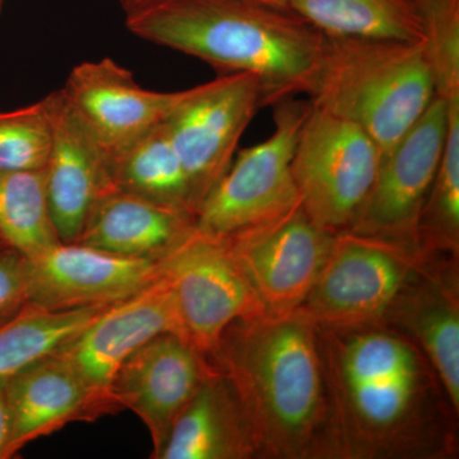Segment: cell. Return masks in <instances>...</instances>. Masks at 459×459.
<instances>
[{
	"label": "cell",
	"instance_id": "cell-1",
	"mask_svg": "<svg viewBox=\"0 0 459 459\" xmlns=\"http://www.w3.org/2000/svg\"><path fill=\"white\" fill-rule=\"evenodd\" d=\"M126 23L142 40L255 75L264 107L309 95L327 40L291 11L255 0H161Z\"/></svg>",
	"mask_w": 459,
	"mask_h": 459
},
{
	"label": "cell",
	"instance_id": "cell-24",
	"mask_svg": "<svg viewBox=\"0 0 459 459\" xmlns=\"http://www.w3.org/2000/svg\"><path fill=\"white\" fill-rule=\"evenodd\" d=\"M104 309L51 312L29 304L0 327V379L56 351L80 333Z\"/></svg>",
	"mask_w": 459,
	"mask_h": 459
},
{
	"label": "cell",
	"instance_id": "cell-12",
	"mask_svg": "<svg viewBox=\"0 0 459 459\" xmlns=\"http://www.w3.org/2000/svg\"><path fill=\"white\" fill-rule=\"evenodd\" d=\"M29 304L51 312L105 309L157 279V262L59 243L25 258Z\"/></svg>",
	"mask_w": 459,
	"mask_h": 459
},
{
	"label": "cell",
	"instance_id": "cell-7",
	"mask_svg": "<svg viewBox=\"0 0 459 459\" xmlns=\"http://www.w3.org/2000/svg\"><path fill=\"white\" fill-rule=\"evenodd\" d=\"M382 159V151L367 132L312 105L291 165L301 207L323 228L336 234L347 231Z\"/></svg>",
	"mask_w": 459,
	"mask_h": 459
},
{
	"label": "cell",
	"instance_id": "cell-29",
	"mask_svg": "<svg viewBox=\"0 0 459 459\" xmlns=\"http://www.w3.org/2000/svg\"><path fill=\"white\" fill-rule=\"evenodd\" d=\"M11 434L7 401V377L0 379V459H5V452Z\"/></svg>",
	"mask_w": 459,
	"mask_h": 459
},
{
	"label": "cell",
	"instance_id": "cell-30",
	"mask_svg": "<svg viewBox=\"0 0 459 459\" xmlns=\"http://www.w3.org/2000/svg\"><path fill=\"white\" fill-rule=\"evenodd\" d=\"M159 2H161V0H119L126 17L143 11V9L151 7V5L156 4Z\"/></svg>",
	"mask_w": 459,
	"mask_h": 459
},
{
	"label": "cell",
	"instance_id": "cell-5",
	"mask_svg": "<svg viewBox=\"0 0 459 459\" xmlns=\"http://www.w3.org/2000/svg\"><path fill=\"white\" fill-rule=\"evenodd\" d=\"M274 107V131L238 152L195 214V229L216 238L271 221L300 204L292 157L310 101L282 100Z\"/></svg>",
	"mask_w": 459,
	"mask_h": 459
},
{
	"label": "cell",
	"instance_id": "cell-33",
	"mask_svg": "<svg viewBox=\"0 0 459 459\" xmlns=\"http://www.w3.org/2000/svg\"><path fill=\"white\" fill-rule=\"evenodd\" d=\"M5 246H7V244H5L4 241H3L2 238H0V247H5Z\"/></svg>",
	"mask_w": 459,
	"mask_h": 459
},
{
	"label": "cell",
	"instance_id": "cell-15",
	"mask_svg": "<svg viewBox=\"0 0 459 459\" xmlns=\"http://www.w3.org/2000/svg\"><path fill=\"white\" fill-rule=\"evenodd\" d=\"M59 91L108 155L164 123L183 95L144 89L110 57L75 65Z\"/></svg>",
	"mask_w": 459,
	"mask_h": 459
},
{
	"label": "cell",
	"instance_id": "cell-25",
	"mask_svg": "<svg viewBox=\"0 0 459 459\" xmlns=\"http://www.w3.org/2000/svg\"><path fill=\"white\" fill-rule=\"evenodd\" d=\"M446 102V144L419 220L422 255L446 252L457 255L459 249V98Z\"/></svg>",
	"mask_w": 459,
	"mask_h": 459
},
{
	"label": "cell",
	"instance_id": "cell-3",
	"mask_svg": "<svg viewBox=\"0 0 459 459\" xmlns=\"http://www.w3.org/2000/svg\"><path fill=\"white\" fill-rule=\"evenodd\" d=\"M352 331L328 334L323 349L319 343L334 446L359 457L403 452L421 427L425 382L418 352L386 332Z\"/></svg>",
	"mask_w": 459,
	"mask_h": 459
},
{
	"label": "cell",
	"instance_id": "cell-19",
	"mask_svg": "<svg viewBox=\"0 0 459 459\" xmlns=\"http://www.w3.org/2000/svg\"><path fill=\"white\" fill-rule=\"evenodd\" d=\"M258 455L228 377L213 369L175 420L157 459H246Z\"/></svg>",
	"mask_w": 459,
	"mask_h": 459
},
{
	"label": "cell",
	"instance_id": "cell-6",
	"mask_svg": "<svg viewBox=\"0 0 459 459\" xmlns=\"http://www.w3.org/2000/svg\"><path fill=\"white\" fill-rule=\"evenodd\" d=\"M422 255L412 247L383 238L337 232L312 291L296 312L318 328L368 327L394 309Z\"/></svg>",
	"mask_w": 459,
	"mask_h": 459
},
{
	"label": "cell",
	"instance_id": "cell-14",
	"mask_svg": "<svg viewBox=\"0 0 459 459\" xmlns=\"http://www.w3.org/2000/svg\"><path fill=\"white\" fill-rule=\"evenodd\" d=\"M162 333L180 337L168 287L157 277L138 294L105 307L57 350L110 413H117L122 409L111 394L115 374L133 352Z\"/></svg>",
	"mask_w": 459,
	"mask_h": 459
},
{
	"label": "cell",
	"instance_id": "cell-13",
	"mask_svg": "<svg viewBox=\"0 0 459 459\" xmlns=\"http://www.w3.org/2000/svg\"><path fill=\"white\" fill-rule=\"evenodd\" d=\"M213 369L208 356L175 333H162L133 352L111 383L120 409L133 411L150 431L159 458L175 420Z\"/></svg>",
	"mask_w": 459,
	"mask_h": 459
},
{
	"label": "cell",
	"instance_id": "cell-22",
	"mask_svg": "<svg viewBox=\"0 0 459 459\" xmlns=\"http://www.w3.org/2000/svg\"><path fill=\"white\" fill-rule=\"evenodd\" d=\"M398 296L401 319L424 347L446 388L453 411H459V307L457 289L443 283L419 287Z\"/></svg>",
	"mask_w": 459,
	"mask_h": 459
},
{
	"label": "cell",
	"instance_id": "cell-11",
	"mask_svg": "<svg viewBox=\"0 0 459 459\" xmlns=\"http://www.w3.org/2000/svg\"><path fill=\"white\" fill-rule=\"evenodd\" d=\"M448 131V102L437 96L380 162L376 180L347 231L419 247L420 214L439 166Z\"/></svg>",
	"mask_w": 459,
	"mask_h": 459
},
{
	"label": "cell",
	"instance_id": "cell-17",
	"mask_svg": "<svg viewBox=\"0 0 459 459\" xmlns=\"http://www.w3.org/2000/svg\"><path fill=\"white\" fill-rule=\"evenodd\" d=\"M7 401L11 434L5 459L71 422H91L110 415L59 350L7 377Z\"/></svg>",
	"mask_w": 459,
	"mask_h": 459
},
{
	"label": "cell",
	"instance_id": "cell-9",
	"mask_svg": "<svg viewBox=\"0 0 459 459\" xmlns=\"http://www.w3.org/2000/svg\"><path fill=\"white\" fill-rule=\"evenodd\" d=\"M263 104L255 75L226 74L184 90L164 126L188 174L198 208L228 171L238 142Z\"/></svg>",
	"mask_w": 459,
	"mask_h": 459
},
{
	"label": "cell",
	"instance_id": "cell-26",
	"mask_svg": "<svg viewBox=\"0 0 459 459\" xmlns=\"http://www.w3.org/2000/svg\"><path fill=\"white\" fill-rule=\"evenodd\" d=\"M437 96L459 98V0H412Z\"/></svg>",
	"mask_w": 459,
	"mask_h": 459
},
{
	"label": "cell",
	"instance_id": "cell-32",
	"mask_svg": "<svg viewBox=\"0 0 459 459\" xmlns=\"http://www.w3.org/2000/svg\"><path fill=\"white\" fill-rule=\"evenodd\" d=\"M5 2L7 0H0V16H2L3 9H4Z\"/></svg>",
	"mask_w": 459,
	"mask_h": 459
},
{
	"label": "cell",
	"instance_id": "cell-16",
	"mask_svg": "<svg viewBox=\"0 0 459 459\" xmlns=\"http://www.w3.org/2000/svg\"><path fill=\"white\" fill-rule=\"evenodd\" d=\"M51 146L44 168L54 229L62 243H77L93 205L115 188L110 155L66 104L50 93Z\"/></svg>",
	"mask_w": 459,
	"mask_h": 459
},
{
	"label": "cell",
	"instance_id": "cell-18",
	"mask_svg": "<svg viewBox=\"0 0 459 459\" xmlns=\"http://www.w3.org/2000/svg\"><path fill=\"white\" fill-rule=\"evenodd\" d=\"M195 228V214L114 189L93 205L77 243L159 262Z\"/></svg>",
	"mask_w": 459,
	"mask_h": 459
},
{
	"label": "cell",
	"instance_id": "cell-21",
	"mask_svg": "<svg viewBox=\"0 0 459 459\" xmlns=\"http://www.w3.org/2000/svg\"><path fill=\"white\" fill-rule=\"evenodd\" d=\"M289 9L325 38L422 41L412 0H290Z\"/></svg>",
	"mask_w": 459,
	"mask_h": 459
},
{
	"label": "cell",
	"instance_id": "cell-2",
	"mask_svg": "<svg viewBox=\"0 0 459 459\" xmlns=\"http://www.w3.org/2000/svg\"><path fill=\"white\" fill-rule=\"evenodd\" d=\"M234 388L256 451L313 455L329 416L318 327L303 314L231 323L210 356Z\"/></svg>",
	"mask_w": 459,
	"mask_h": 459
},
{
	"label": "cell",
	"instance_id": "cell-20",
	"mask_svg": "<svg viewBox=\"0 0 459 459\" xmlns=\"http://www.w3.org/2000/svg\"><path fill=\"white\" fill-rule=\"evenodd\" d=\"M115 188L197 214L188 174L164 123L110 155Z\"/></svg>",
	"mask_w": 459,
	"mask_h": 459
},
{
	"label": "cell",
	"instance_id": "cell-28",
	"mask_svg": "<svg viewBox=\"0 0 459 459\" xmlns=\"http://www.w3.org/2000/svg\"><path fill=\"white\" fill-rule=\"evenodd\" d=\"M29 305L25 258L5 246L0 247V327Z\"/></svg>",
	"mask_w": 459,
	"mask_h": 459
},
{
	"label": "cell",
	"instance_id": "cell-4",
	"mask_svg": "<svg viewBox=\"0 0 459 459\" xmlns=\"http://www.w3.org/2000/svg\"><path fill=\"white\" fill-rule=\"evenodd\" d=\"M310 104L367 132L383 157L437 98L422 41L325 40Z\"/></svg>",
	"mask_w": 459,
	"mask_h": 459
},
{
	"label": "cell",
	"instance_id": "cell-23",
	"mask_svg": "<svg viewBox=\"0 0 459 459\" xmlns=\"http://www.w3.org/2000/svg\"><path fill=\"white\" fill-rule=\"evenodd\" d=\"M0 238L30 258L59 243L42 170L0 171Z\"/></svg>",
	"mask_w": 459,
	"mask_h": 459
},
{
	"label": "cell",
	"instance_id": "cell-27",
	"mask_svg": "<svg viewBox=\"0 0 459 459\" xmlns=\"http://www.w3.org/2000/svg\"><path fill=\"white\" fill-rule=\"evenodd\" d=\"M51 133L49 96L0 111V171L42 170L49 157Z\"/></svg>",
	"mask_w": 459,
	"mask_h": 459
},
{
	"label": "cell",
	"instance_id": "cell-8",
	"mask_svg": "<svg viewBox=\"0 0 459 459\" xmlns=\"http://www.w3.org/2000/svg\"><path fill=\"white\" fill-rule=\"evenodd\" d=\"M157 277L168 287L180 337L208 358L231 323L265 316L223 238L195 228L157 262Z\"/></svg>",
	"mask_w": 459,
	"mask_h": 459
},
{
	"label": "cell",
	"instance_id": "cell-31",
	"mask_svg": "<svg viewBox=\"0 0 459 459\" xmlns=\"http://www.w3.org/2000/svg\"><path fill=\"white\" fill-rule=\"evenodd\" d=\"M255 2L261 3V4L268 5V7L285 9V11H290V0H255Z\"/></svg>",
	"mask_w": 459,
	"mask_h": 459
},
{
	"label": "cell",
	"instance_id": "cell-10",
	"mask_svg": "<svg viewBox=\"0 0 459 459\" xmlns=\"http://www.w3.org/2000/svg\"><path fill=\"white\" fill-rule=\"evenodd\" d=\"M336 235L314 221L300 204L223 238L265 316H283L296 312L312 291Z\"/></svg>",
	"mask_w": 459,
	"mask_h": 459
}]
</instances>
